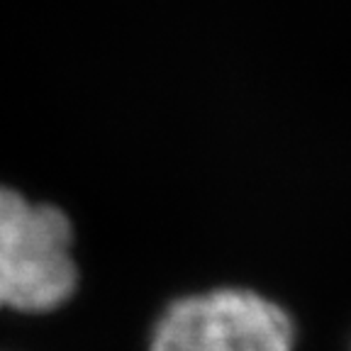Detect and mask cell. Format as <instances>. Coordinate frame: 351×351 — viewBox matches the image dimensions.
<instances>
[{"label":"cell","mask_w":351,"mask_h":351,"mask_svg":"<svg viewBox=\"0 0 351 351\" xmlns=\"http://www.w3.org/2000/svg\"><path fill=\"white\" fill-rule=\"evenodd\" d=\"M73 227L54 205L0 186V307L51 313L76 293Z\"/></svg>","instance_id":"6da1fadb"},{"label":"cell","mask_w":351,"mask_h":351,"mask_svg":"<svg viewBox=\"0 0 351 351\" xmlns=\"http://www.w3.org/2000/svg\"><path fill=\"white\" fill-rule=\"evenodd\" d=\"M149 351H295V327L271 298L217 288L171 302L156 319Z\"/></svg>","instance_id":"7a4b0ae2"}]
</instances>
